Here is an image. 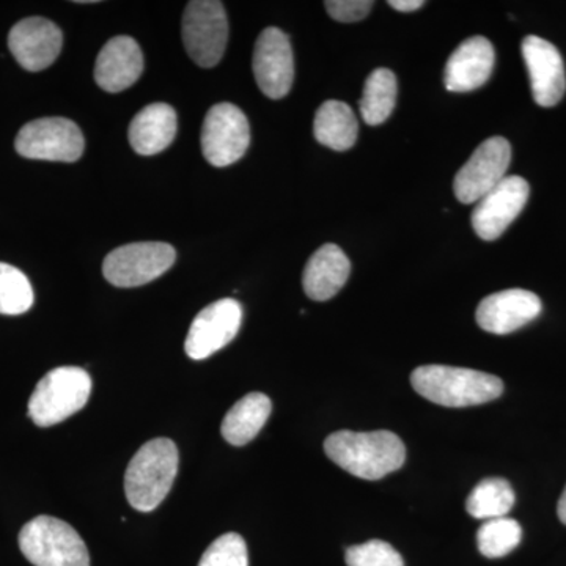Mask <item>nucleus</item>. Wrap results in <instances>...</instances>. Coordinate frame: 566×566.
<instances>
[{
	"label": "nucleus",
	"instance_id": "nucleus-1",
	"mask_svg": "<svg viewBox=\"0 0 566 566\" xmlns=\"http://www.w3.org/2000/svg\"><path fill=\"white\" fill-rule=\"evenodd\" d=\"M324 452L344 471L364 480H379L405 464L403 441L390 431H337L327 436Z\"/></svg>",
	"mask_w": 566,
	"mask_h": 566
},
{
	"label": "nucleus",
	"instance_id": "nucleus-2",
	"mask_svg": "<svg viewBox=\"0 0 566 566\" xmlns=\"http://www.w3.org/2000/svg\"><path fill=\"white\" fill-rule=\"evenodd\" d=\"M417 394L446 408H468L493 401L504 392V382L497 376L471 368L423 365L411 375Z\"/></svg>",
	"mask_w": 566,
	"mask_h": 566
},
{
	"label": "nucleus",
	"instance_id": "nucleus-3",
	"mask_svg": "<svg viewBox=\"0 0 566 566\" xmlns=\"http://www.w3.org/2000/svg\"><path fill=\"white\" fill-rule=\"evenodd\" d=\"M178 460L177 446L167 438L137 450L125 474V493L134 510L148 513L161 505L177 479Z\"/></svg>",
	"mask_w": 566,
	"mask_h": 566
},
{
	"label": "nucleus",
	"instance_id": "nucleus-4",
	"mask_svg": "<svg viewBox=\"0 0 566 566\" xmlns=\"http://www.w3.org/2000/svg\"><path fill=\"white\" fill-rule=\"evenodd\" d=\"M91 392L92 378L84 368H54L33 390L29 417L41 428L61 423L88 403Z\"/></svg>",
	"mask_w": 566,
	"mask_h": 566
},
{
	"label": "nucleus",
	"instance_id": "nucleus-5",
	"mask_svg": "<svg viewBox=\"0 0 566 566\" xmlns=\"http://www.w3.org/2000/svg\"><path fill=\"white\" fill-rule=\"evenodd\" d=\"M20 549L35 566H91L87 546L65 521L36 516L20 532Z\"/></svg>",
	"mask_w": 566,
	"mask_h": 566
},
{
	"label": "nucleus",
	"instance_id": "nucleus-6",
	"mask_svg": "<svg viewBox=\"0 0 566 566\" xmlns=\"http://www.w3.org/2000/svg\"><path fill=\"white\" fill-rule=\"evenodd\" d=\"M229 40V21L218 0H192L182 14V43L189 57L202 69L221 62Z\"/></svg>",
	"mask_w": 566,
	"mask_h": 566
},
{
	"label": "nucleus",
	"instance_id": "nucleus-7",
	"mask_svg": "<svg viewBox=\"0 0 566 566\" xmlns=\"http://www.w3.org/2000/svg\"><path fill=\"white\" fill-rule=\"evenodd\" d=\"M14 147L22 158L40 161L74 163L84 153L80 126L69 118H39L22 126Z\"/></svg>",
	"mask_w": 566,
	"mask_h": 566
},
{
	"label": "nucleus",
	"instance_id": "nucleus-8",
	"mask_svg": "<svg viewBox=\"0 0 566 566\" xmlns=\"http://www.w3.org/2000/svg\"><path fill=\"white\" fill-rule=\"evenodd\" d=\"M177 252L167 243H133L112 251L103 263L104 277L118 289L156 281L174 266Z\"/></svg>",
	"mask_w": 566,
	"mask_h": 566
},
{
	"label": "nucleus",
	"instance_id": "nucleus-9",
	"mask_svg": "<svg viewBox=\"0 0 566 566\" xmlns=\"http://www.w3.org/2000/svg\"><path fill=\"white\" fill-rule=\"evenodd\" d=\"M205 159L214 167L240 161L251 144V126L240 107L230 103L212 106L202 126Z\"/></svg>",
	"mask_w": 566,
	"mask_h": 566
},
{
	"label": "nucleus",
	"instance_id": "nucleus-10",
	"mask_svg": "<svg viewBox=\"0 0 566 566\" xmlns=\"http://www.w3.org/2000/svg\"><path fill=\"white\" fill-rule=\"evenodd\" d=\"M512 161V145L505 137L483 142L461 167L453 181V191L461 203L479 202L505 178Z\"/></svg>",
	"mask_w": 566,
	"mask_h": 566
},
{
	"label": "nucleus",
	"instance_id": "nucleus-11",
	"mask_svg": "<svg viewBox=\"0 0 566 566\" xmlns=\"http://www.w3.org/2000/svg\"><path fill=\"white\" fill-rule=\"evenodd\" d=\"M243 308L237 300L226 297L205 307L193 318L185 342L192 360H203L230 344L240 333Z\"/></svg>",
	"mask_w": 566,
	"mask_h": 566
},
{
	"label": "nucleus",
	"instance_id": "nucleus-12",
	"mask_svg": "<svg viewBox=\"0 0 566 566\" xmlns=\"http://www.w3.org/2000/svg\"><path fill=\"white\" fill-rule=\"evenodd\" d=\"M252 65L256 84L268 98L281 99L292 91L293 50L289 36L281 29L268 28L260 33Z\"/></svg>",
	"mask_w": 566,
	"mask_h": 566
},
{
	"label": "nucleus",
	"instance_id": "nucleus-13",
	"mask_svg": "<svg viewBox=\"0 0 566 566\" xmlns=\"http://www.w3.org/2000/svg\"><path fill=\"white\" fill-rule=\"evenodd\" d=\"M528 182L524 178L505 177L483 199L476 202L472 212V227L479 238L494 241L504 234L510 223L515 221L528 200Z\"/></svg>",
	"mask_w": 566,
	"mask_h": 566
},
{
	"label": "nucleus",
	"instance_id": "nucleus-14",
	"mask_svg": "<svg viewBox=\"0 0 566 566\" xmlns=\"http://www.w3.org/2000/svg\"><path fill=\"white\" fill-rule=\"evenodd\" d=\"M523 57L531 76L532 95L542 107H553L562 102L566 91L564 59L553 43L539 36L523 40Z\"/></svg>",
	"mask_w": 566,
	"mask_h": 566
},
{
	"label": "nucleus",
	"instance_id": "nucleus-15",
	"mask_svg": "<svg viewBox=\"0 0 566 566\" xmlns=\"http://www.w3.org/2000/svg\"><path fill=\"white\" fill-rule=\"evenodd\" d=\"M63 35L57 24L46 18H25L9 33V48L22 69L46 70L62 51Z\"/></svg>",
	"mask_w": 566,
	"mask_h": 566
},
{
	"label": "nucleus",
	"instance_id": "nucleus-16",
	"mask_svg": "<svg viewBox=\"0 0 566 566\" xmlns=\"http://www.w3.org/2000/svg\"><path fill=\"white\" fill-rule=\"evenodd\" d=\"M542 301L527 290H505L486 296L476 307V323L486 333L506 335L515 333L542 314Z\"/></svg>",
	"mask_w": 566,
	"mask_h": 566
},
{
	"label": "nucleus",
	"instance_id": "nucleus-17",
	"mask_svg": "<svg viewBox=\"0 0 566 566\" xmlns=\"http://www.w3.org/2000/svg\"><path fill=\"white\" fill-rule=\"evenodd\" d=\"M494 61L493 44L485 36H472L463 41L447 62V91L465 93L482 87L493 74Z\"/></svg>",
	"mask_w": 566,
	"mask_h": 566
},
{
	"label": "nucleus",
	"instance_id": "nucleus-18",
	"mask_svg": "<svg viewBox=\"0 0 566 566\" xmlns=\"http://www.w3.org/2000/svg\"><path fill=\"white\" fill-rule=\"evenodd\" d=\"M144 71V54L132 36L107 41L95 63V81L104 92L118 93L132 87Z\"/></svg>",
	"mask_w": 566,
	"mask_h": 566
},
{
	"label": "nucleus",
	"instance_id": "nucleus-19",
	"mask_svg": "<svg viewBox=\"0 0 566 566\" xmlns=\"http://www.w3.org/2000/svg\"><path fill=\"white\" fill-rule=\"evenodd\" d=\"M352 273V263L338 245L324 244L305 264L304 292L311 300L329 301L344 289Z\"/></svg>",
	"mask_w": 566,
	"mask_h": 566
},
{
	"label": "nucleus",
	"instance_id": "nucleus-20",
	"mask_svg": "<svg viewBox=\"0 0 566 566\" xmlns=\"http://www.w3.org/2000/svg\"><path fill=\"white\" fill-rule=\"evenodd\" d=\"M177 136V112L164 103L144 107L129 125V144L140 156L158 155Z\"/></svg>",
	"mask_w": 566,
	"mask_h": 566
},
{
	"label": "nucleus",
	"instance_id": "nucleus-21",
	"mask_svg": "<svg viewBox=\"0 0 566 566\" xmlns=\"http://www.w3.org/2000/svg\"><path fill=\"white\" fill-rule=\"evenodd\" d=\"M273 403L264 394L245 395L227 412L222 422V436L229 444L243 447L249 444L262 431L270 419Z\"/></svg>",
	"mask_w": 566,
	"mask_h": 566
},
{
	"label": "nucleus",
	"instance_id": "nucleus-22",
	"mask_svg": "<svg viewBox=\"0 0 566 566\" xmlns=\"http://www.w3.org/2000/svg\"><path fill=\"white\" fill-rule=\"evenodd\" d=\"M359 133V123L352 107L344 102L329 99L316 111L314 120L315 139L335 151H346L354 147Z\"/></svg>",
	"mask_w": 566,
	"mask_h": 566
},
{
	"label": "nucleus",
	"instance_id": "nucleus-23",
	"mask_svg": "<svg viewBox=\"0 0 566 566\" xmlns=\"http://www.w3.org/2000/svg\"><path fill=\"white\" fill-rule=\"evenodd\" d=\"M397 77L387 69L375 70L367 77L364 95L360 98V115L367 125L378 126L385 123L397 103Z\"/></svg>",
	"mask_w": 566,
	"mask_h": 566
},
{
	"label": "nucleus",
	"instance_id": "nucleus-24",
	"mask_svg": "<svg viewBox=\"0 0 566 566\" xmlns=\"http://www.w3.org/2000/svg\"><path fill=\"white\" fill-rule=\"evenodd\" d=\"M516 495L505 479H485L474 488L465 501V510L476 520L505 517L515 505Z\"/></svg>",
	"mask_w": 566,
	"mask_h": 566
},
{
	"label": "nucleus",
	"instance_id": "nucleus-25",
	"mask_svg": "<svg viewBox=\"0 0 566 566\" xmlns=\"http://www.w3.org/2000/svg\"><path fill=\"white\" fill-rule=\"evenodd\" d=\"M523 528L520 523L510 517H497V520H488L476 532V545L480 553L488 558H501L521 543Z\"/></svg>",
	"mask_w": 566,
	"mask_h": 566
},
{
	"label": "nucleus",
	"instance_id": "nucleus-26",
	"mask_svg": "<svg viewBox=\"0 0 566 566\" xmlns=\"http://www.w3.org/2000/svg\"><path fill=\"white\" fill-rule=\"evenodd\" d=\"M33 301L35 296L28 275L9 263H0V314H25L31 311Z\"/></svg>",
	"mask_w": 566,
	"mask_h": 566
},
{
	"label": "nucleus",
	"instance_id": "nucleus-27",
	"mask_svg": "<svg viewBox=\"0 0 566 566\" xmlns=\"http://www.w3.org/2000/svg\"><path fill=\"white\" fill-rule=\"evenodd\" d=\"M199 566H249L248 545L243 536L226 534L212 542Z\"/></svg>",
	"mask_w": 566,
	"mask_h": 566
},
{
	"label": "nucleus",
	"instance_id": "nucleus-28",
	"mask_svg": "<svg viewBox=\"0 0 566 566\" xmlns=\"http://www.w3.org/2000/svg\"><path fill=\"white\" fill-rule=\"evenodd\" d=\"M345 558L348 566H405L403 557L381 539L348 547Z\"/></svg>",
	"mask_w": 566,
	"mask_h": 566
},
{
	"label": "nucleus",
	"instance_id": "nucleus-29",
	"mask_svg": "<svg viewBox=\"0 0 566 566\" xmlns=\"http://www.w3.org/2000/svg\"><path fill=\"white\" fill-rule=\"evenodd\" d=\"M375 3L371 0H329L324 3L327 13L338 22H357L364 20Z\"/></svg>",
	"mask_w": 566,
	"mask_h": 566
},
{
	"label": "nucleus",
	"instance_id": "nucleus-30",
	"mask_svg": "<svg viewBox=\"0 0 566 566\" xmlns=\"http://www.w3.org/2000/svg\"><path fill=\"white\" fill-rule=\"evenodd\" d=\"M389 6L394 10L411 13V11L422 9L424 2L423 0H390Z\"/></svg>",
	"mask_w": 566,
	"mask_h": 566
},
{
	"label": "nucleus",
	"instance_id": "nucleus-31",
	"mask_svg": "<svg viewBox=\"0 0 566 566\" xmlns=\"http://www.w3.org/2000/svg\"><path fill=\"white\" fill-rule=\"evenodd\" d=\"M557 515L558 520H560L562 523H564L566 526V486L564 490V494H562L560 501H558Z\"/></svg>",
	"mask_w": 566,
	"mask_h": 566
}]
</instances>
